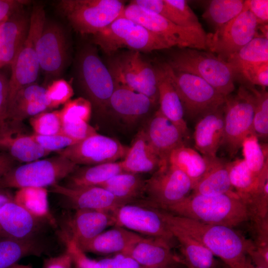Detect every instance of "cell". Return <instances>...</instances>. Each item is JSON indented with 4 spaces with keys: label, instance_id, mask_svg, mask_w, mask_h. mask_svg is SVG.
Masks as SVG:
<instances>
[{
    "label": "cell",
    "instance_id": "obj_53",
    "mask_svg": "<svg viewBox=\"0 0 268 268\" xmlns=\"http://www.w3.org/2000/svg\"><path fill=\"white\" fill-rule=\"evenodd\" d=\"M180 15L186 19L195 28H203L199 20L185 0H165Z\"/></svg>",
    "mask_w": 268,
    "mask_h": 268
},
{
    "label": "cell",
    "instance_id": "obj_14",
    "mask_svg": "<svg viewBox=\"0 0 268 268\" xmlns=\"http://www.w3.org/2000/svg\"><path fill=\"white\" fill-rule=\"evenodd\" d=\"M40 70L46 82L60 78L69 59V42L64 28L46 19L36 44Z\"/></svg>",
    "mask_w": 268,
    "mask_h": 268
},
{
    "label": "cell",
    "instance_id": "obj_16",
    "mask_svg": "<svg viewBox=\"0 0 268 268\" xmlns=\"http://www.w3.org/2000/svg\"><path fill=\"white\" fill-rule=\"evenodd\" d=\"M129 148L117 139L97 133L57 152L77 165H94L119 161Z\"/></svg>",
    "mask_w": 268,
    "mask_h": 268
},
{
    "label": "cell",
    "instance_id": "obj_55",
    "mask_svg": "<svg viewBox=\"0 0 268 268\" xmlns=\"http://www.w3.org/2000/svg\"><path fill=\"white\" fill-rule=\"evenodd\" d=\"M9 95V79L0 72V123L7 118Z\"/></svg>",
    "mask_w": 268,
    "mask_h": 268
},
{
    "label": "cell",
    "instance_id": "obj_45",
    "mask_svg": "<svg viewBox=\"0 0 268 268\" xmlns=\"http://www.w3.org/2000/svg\"><path fill=\"white\" fill-rule=\"evenodd\" d=\"M46 89L45 103L49 109L65 104L74 94L71 85L62 78L52 81Z\"/></svg>",
    "mask_w": 268,
    "mask_h": 268
},
{
    "label": "cell",
    "instance_id": "obj_56",
    "mask_svg": "<svg viewBox=\"0 0 268 268\" xmlns=\"http://www.w3.org/2000/svg\"><path fill=\"white\" fill-rule=\"evenodd\" d=\"M29 2L25 0H0V25Z\"/></svg>",
    "mask_w": 268,
    "mask_h": 268
},
{
    "label": "cell",
    "instance_id": "obj_28",
    "mask_svg": "<svg viewBox=\"0 0 268 268\" xmlns=\"http://www.w3.org/2000/svg\"><path fill=\"white\" fill-rule=\"evenodd\" d=\"M141 236L123 227L114 226L77 246L84 253L98 255L124 254Z\"/></svg>",
    "mask_w": 268,
    "mask_h": 268
},
{
    "label": "cell",
    "instance_id": "obj_40",
    "mask_svg": "<svg viewBox=\"0 0 268 268\" xmlns=\"http://www.w3.org/2000/svg\"><path fill=\"white\" fill-rule=\"evenodd\" d=\"M226 62L233 67L242 64L268 62V38L257 36L231 56Z\"/></svg>",
    "mask_w": 268,
    "mask_h": 268
},
{
    "label": "cell",
    "instance_id": "obj_2",
    "mask_svg": "<svg viewBox=\"0 0 268 268\" xmlns=\"http://www.w3.org/2000/svg\"><path fill=\"white\" fill-rule=\"evenodd\" d=\"M162 210L201 223L232 228L250 220L248 207L237 194H191L179 202Z\"/></svg>",
    "mask_w": 268,
    "mask_h": 268
},
{
    "label": "cell",
    "instance_id": "obj_33",
    "mask_svg": "<svg viewBox=\"0 0 268 268\" xmlns=\"http://www.w3.org/2000/svg\"><path fill=\"white\" fill-rule=\"evenodd\" d=\"M145 180L139 174L123 172L117 174L99 186L111 193L124 205L133 203L144 195Z\"/></svg>",
    "mask_w": 268,
    "mask_h": 268
},
{
    "label": "cell",
    "instance_id": "obj_10",
    "mask_svg": "<svg viewBox=\"0 0 268 268\" xmlns=\"http://www.w3.org/2000/svg\"><path fill=\"white\" fill-rule=\"evenodd\" d=\"M193 188L189 177L178 168L167 163L145 180L143 198L133 203L163 209L189 196Z\"/></svg>",
    "mask_w": 268,
    "mask_h": 268
},
{
    "label": "cell",
    "instance_id": "obj_61",
    "mask_svg": "<svg viewBox=\"0 0 268 268\" xmlns=\"http://www.w3.org/2000/svg\"><path fill=\"white\" fill-rule=\"evenodd\" d=\"M180 264L181 263L174 262L151 268H178V265Z\"/></svg>",
    "mask_w": 268,
    "mask_h": 268
},
{
    "label": "cell",
    "instance_id": "obj_27",
    "mask_svg": "<svg viewBox=\"0 0 268 268\" xmlns=\"http://www.w3.org/2000/svg\"><path fill=\"white\" fill-rule=\"evenodd\" d=\"M158 90L159 110L176 126L185 138L189 129L184 118V111L181 100L163 65L155 67Z\"/></svg>",
    "mask_w": 268,
    "mask_h": 268
},
{
    "label": "cell",
    "instance_id": "obj_41",
    "mask_svg": "<svg viewBox=\"0 0 268 268\" xmlns=\"http://www.w3.org/2000/svg\"><path fill=\"white\" fill-rule=\"evenodd\" d=\"M255 96V106L253 121V134L258 138L266 139L268 136V93L265 89L258 90L248 86Z\"/></svg>",
    "mask_w": 268,
    "mask_h": 268
},
{
    "label": "cell",
    "instance_id": "obj_51",
    "mask_svg": "<svg viewBox=\"0 0 268 268\" xmlns=\"http://www.w3.org/2000/svg\"><path fill=\"white\" fill-rule=\"evenodd\" d=\"M94 268H145L130 256L119 253L113 257L95 260Z\"/></svg>",
    "mask_w": 268,
    "mask_h": 268
},
{
    "label": "cell",
    "instance_id": "obj_46",
    "mask_svg": "<svg viewBox=\"0 0 268 268\" xmlns=\"http://www.w3.org/2000/svg\"><path fill=\"white\" fill-rule=\"evenodd\" d=\"M234 68L252 85L266 88L268 85V62L257 64H242Z\"/></svg>",
    "mask_w": 268,
    "mask_h": 268
},
{
    "label": "cell",
    "instance_id": "obj_23",
    "mask_svg": "<svg viewBox=\"0 0 268 268\" xmlns=\"http://www.w3.org/2000/svg\"><path fill=\"white\" fill-rule=\"evenodd\" d=\"M224 136L223 105L200 117L194 133L196 150L207 157H214Z\"/></svg>",
    "mask_w": 268,
    "mask_h": 268
},
{
    "label": "cell",
    "instance_id": "obj_57",
    "mask_svg": "<svg viewBox=\"0 0 268 268\" xmlns=\"http://www.w3.org/2000/svg\"><path fill=\"white\" fill-rule=\"evenodd\" d=\"M71 257L66 250L64 253L45 259L41 268H72Z\"/></svg>",
    "mask_w": 268,
    "mask_h": 268
},
{
    "label": "cell",
    "instance_id": "obj_39",
    "mask_svg": "<svg viewBox=\"0 0 268 268\" xmlns=\"http://www.w3.org/2000/svg\"><path fill=\"white\" fill-rule=\"evenodd\" d=\"M245 0H212L202 17L214 27L220 28L238 15L243 10Z\"/></svg>",
    "mask_w": 268,
    "mask_h": 268
},
{
    "label": "cell",
    "instance_id": "obj_48",
    "mask_svg": "<svg viewBox=\"0 0 268 268\" xmlns=\"http://www.w3.org/2000/svg\"><path fill=\"white\" fill-rule=\"evenodd\" d=\"M46 89V87L36 83L23 87L15 96L9 107L8 113L12 108L30 102L40 101L46 105L45 99Z\"/></svg>",
    "mask_w": 268,
    "mask_h": 268
},
{
    "label": "cell",
    "instance_id": "obj_32",
    "mask_svg": "<svg viewBox=\"0 0 268 268\" xmlns=\"http://www.w3.org/2000/svg\"><path fill=\"white\" fill-rule=\"evenodd\" d=\"M47 251L45 243L36 236L22 239L0 238V268H8L27 257H40Z\"/></svg>",
    "mask_w": 268,
    "mask_h": 268
},
{
    "label": "cell",
    "instance_id": "obj_8",
    "mask_svg": "<svg viewBox=\"0 0 268 268\" xmlns=\"http://www.w3.org/2000/svg\"><path fill=\"white\" fill-rule=\"evenodd\" d=\"M133 20L163 39L170 47L207 50V34L203 28L179 26L144 9L132 1L120 16Z\"/></svg>",
    "mask_w": 268,
    "mask_h": 268
},
{
    "label": "cell",
    "instance_id": "obj_35",
    "mask_svg": "<svg viewBox=\"0 0 268 268\" xmlns=\"http://www.w3.org/2000/svg\"><path fill=\"white\" fill-rule=\"evenodd\" d=\"M227 168L234 191L246 204L260 187L268 181V176L260 178L255 174L243 159L228 162Z\"/></svg>",
    "mask_w": 268,
    "mask_h": 268
},
{
    "label": "cell",
    "instance_id": "obj_49",
    "mask_svg": "<svg viewBox=\"0 0 268 268\" xmlns=\"http://www.w3.org/2000/svg\"><path fill=\"white\" fill-rule=\"evenodd\" d=\"M49 108L40 101L30 102L10 110L7 119L18 122H23L27 118H31Z\"/></svg>",
    "mask_w": 268,
    "mask_h": 268
},
{
    "label": "cell",
    "instance_id": "obj_24",
    "mask_svg": "<svg viewBox=\"0 0 268 268\" xmlns=\"http://www.w3.org/2000/svg\"><path fill=\"white\" fill-rule=\"evenodd\" d=\"M30 16L23 8L0 25V65H11L24 42L29 30Z\"/></svg>",
    "mask_w": 268,
    "mask_h": 268
},
{
    "label": "cell",
    "instance_id": "obj_29",
    "mask_svg": "<svg viewBox=\"0 0 268 268\" xmlns=\"http://www.w3.org/2000/svg\"><path fill=\"white\" fill-rule=\"evenodd\" d=\"M121 164L124 172L136 174L154 173L161 166L160 159L147 142L143 130L136 135Z\"/></svg>",
    "mask_w": 268,
    "mask_h": 268
},
{
    "label": "cell",
    "instance_id": "obj_25",
    "mask_svg": "<svg viewBox=\"0 0 268 268\" xmlns=\"http://www.w3.org/2000/svg\"><path fill=\"white\" fill-rule=\"evenodd\" d=\"M172 244L161 238L141 236L125 253L145 268L182 260L172 251Z\"/></svg>",
    "mask_w": 268,
    "mask_h": 268
},
{
    "label": "cell",
    "instance_id": "obj_12",
    "mask_svg": "<svg viewBox=\"0 0 268 268\" xmlns=\"http://www.w3.org/2000/svg\"><path fill=\"white\" fill-rule=\"evenodd\" d=\"M255 96L248 87L241 86L234 95L226 97L223 105V145L230 156L241 148L244 140L253 134Z\"/></svg>",
    "mask_w": 268,
    "mask_h": 268
},
{
    "label": "cell",
    "instance_id": "obj_11",
    "mask_svg": "<svg viewBox=\"0 0 268 268\" xmlns=\"http://www.w3.org/2000/svg\"><path fill=\"white\" fill-rule=\"evenodd\" d=\"M182 102L184 113L190 118L222 106L226 97L208 83L192 74L177 71L163 64Z\"/></svg>",
    "mask_w": 268,
    "mask_h": 268
},
{
    "label": "cell",
    "instance_id": "obj_9",
    "mask_svg": "<svg viewBox=\"0 0 268 268\" xmlns=\"http://www.w3.org/2000/svg\"><path fill=\"white\" fill-rule=\"evenodd\" d=\"M46 19L43 6L40 4L34 5L30 15L27 37L10 65L9 107L18 91L28 85L36 83L38 78L40 67L36 44Z\"/></svg>",
    "mask_w": 268,
    "mask_h": 268
},
{
    "label": "cell",
    "instance_id": "obj_42",
    "mask_svg": "<svg viewBox=\"0 0 268 268\" xmlns=\"http://www.w3.org/2000/svg\"><path fill=\"white\" fill-rule=\"evenodd\" d=\"M29 123L33 133L42 135L61 133L63 125L60 110L40 113L30 118Z\"/></svg>",
    "mask_w": 268,
    "mask_h": 268
},
{
    "label": "cell",
    "instance_id": "obj_59",
    "mask_svg": "<svg viewBox=\"0 0 268 268\" xmlns=\"http://www.w3.org/2000/svg\"><path fill=\"white\" fill-rule=\"evenodd\" d=\"M13 200V195L7 189H0V209L6 202Z\"/></svg>",
    "mask_w": 268,
    "mask_h": 268
},
{
    "label": "cell",
    "instance_id": "obj_19",
    "mask_svg": "<svg viewBox=\"0 0 268 268\" xmlns=\"http://www.w3.org/2000/svg\"><path fill=\"white\" fill-rule=\"evenodd\" d=\"M51 191L65 198L75 210L90 209L113 212L124 205L111 193L99 186L71 188L55 184Z\"/></svg>",
    "mask_w": 268,
    "mask_h": 268
},
{
    "label": "cell",
    "instance_id": "obj_3",
    "mask_svg": "<svg viewBox=\"0 0 268 268\" xmlns=\"http://www.w3.org/2000/svg\"><path fill=\"white\" fill-rule=\"evenodd\" d=\"M166 63L175 71L201 77L225 97L235 89V69L230 63L211 52L180 48L172 53Z\"/></svg>",
    "mask_w": 268,
    "mask_h": 268
},
{
    "label": "cell",
    "instance_id": "obj_22",
    "mask_svg": "<svg viewBox=\"0 0 268 268\" xmlns=\"http://www.w3.org/2000/svg\"><path fill=\"white\" fill-rule=\"evenodd\" d=\"M45 221L30 214L13 200L0 209V238L22 239L36 236Z\"/></svg>",
    "mask_w": 268,
    "mask_h": 268
},
{
    "label": "cell",
    "instance_id": "obj_5",
    "mask_svg": "<svg viewBox=\"0 0 268 268\" xmlns=\"http://www.w3.org/2000/svg\"><path fill=\"white\" fill-rule=\"evenodd\" d=\"M93 42L106 54L111 55L127 48L139 52H150L170 48L161 38L129 18L120 17L93 35Z\"/></svg>",
    "mask_w": 268,
    "mask_h": 268
},
{
    "label": "cell",
    "instance_id": "obj_52",
    "mask_svg": "<svg viewBox=\"0 0 268 268\" xmlns=\"http://www.w3.org/2000/svg\"><path fill=\"white\" fill-rule=\"evenodd\" d=\"M66 250L71 257L73 264L76 268H94L95 260L88 257L71 239L64 236Z\"/></svg>",
    "mask_w": 268,
    "mask_h": 268
},
{
    "label": "cell",
    "instance_id": "obj_50",
    "mask_svg": "<svg viewBox=\"0 0 268 268\" xmlns=\"http://www.w3.org/2000/svg\"><path fill=\"white\" fill-rule=\"evenodd\" d=\"M61 133L80 141L97 132L88 123L77 121L63 123Z\"/></svg>",
    "mask_w": 268,
    "mask_h": 268
},
{
    "label": "cell",
    "instance_id": "obj_47",
    "mask_svg": "<svg viewBox=\"0 0 268 268\" xmlns=\"http://www.w3.org/2000/svg\"><path fill=\"white\" fill-rule=\"evenodd\" d=\"M31 136L41 148L50 152H58L79 142L61 133L48 135L32 133Z\"/></svg>",
    "mask_w": 268,
    "mask_h": 268
},
{
    "label": "cell",
    "instance_id": "obj_58",
    "mask_svg": "<svg viewBox=\"0 0 268 268\" xmlns=\"http://www.w3.org/2000/svg\"><path fill=\"white\" fill-rule=\"evenodd\" d=\"M16 166V161L7 153L0 152V177Z\"/></svg>",
    "mask_w": 268,
    "mask_h": 268
},
{
    "label": "cell",
    "instance_id": "obj_36",
    "mask_svg": "<svg viewBox=\"0 0 268 268\" xmlns=\"http://www.w3.org/2000/svg\"><path fill=\"white\" fill-rule=\"evenodd\" d=\"M168 163L184 172L192 181L194 188L206 171L209 158L183 144L171 152Z\"/></svg>",
    "mask_w": 268,
    "mask_h": 268
},
{
    "label": "cell",
    "instance_id": "obj_63",
    "mask_svg": "<svg viewBox=\"0 0 268 268\" xmlns=\"http://www.w3.org/2000/svg\"><path fill=\"white\" fill-rule=\"evenodd\" d=\"M1 67V66H0V68Z\"/></svg>",
    "mask_w": 268,
    "mask_h": 268
},
{
    "label": "cell",
    "instance_id": "obj_37",
    "mask_svg": "<svg viewBox=\"0 0 268 268\" xmlns=\"http://www.w3.org/2000/svg\"><path fill=\"white\" fill-rule=\"evenodd\" d=\"M13 201L35 218L55 225L56 221L50 210L46 188L26 187L18 189Z\"/></svg>",
    "mask_w": 268,
    "mask_h": 268
},
{
    "label": "cell",
    "instance_id": "obj_38",
    "mask_svg": "<svg viewBox=\"0 0 268 268\" xmlns=\"http://www.w3.org/2000/svg\"><path fill=\"white\" fill-rule=\"evenodd\" d=\"M253 134L244 140L241 148L244 160L249 169L257 176H268V146L261 144Z\"/></svg>",
    "mask_w": 268,
    "mask_h": 268
},
{
    "label": "cell",
    "instance_id": "obj_54",
    "mask_svg": "<svg viewBox=\"0 0 268 268\" xmlns=\"http://www.w3.org/2000/svg\"><path fill=\"white\" fill-rule=\"evenodd\" d=\"M248 9L256 18L258 24H267L268 21V0H245Z\"/></svg>",
    "mask_w": 268,
    "mask_h": 268
},
{
    "label": "cell",
    "instance_id": "obj_34",
    "mask_svg": "<svg viewBox=\"0 0 268 268\" xmlns=\"http://www.w3.org/2000/svg\"><path fill=\"white\" fill-rule=\"evenodd\" d=\"M124 172L121 161L76 169L68 177L66 186L80 188L99 186L113 176Z\"/></svg>",
    "mask_w": 268,
    "mask_h": 268
},
{
    "label": "cell",
    "instance_id": "obj_17",
    "mask_svg": "<svg viewBox=\"0 0 268 268\" xmlns=\"http://www.w3.org/2000/svg\"><path fill=\"white\" fill-rule=\"evenodd\" d=\"M115 225L146 237L163 239L172 244L175 239L158 209L137 203L123 205L113 212Z\"/></svg>",
    "mask_w": 268,
    "mask_h": 268
},
{
    "label": "cell",
    "instance_id": "obj_1",
    "mask_svg": "<svg viewBox=\"0 0 268 268\" xmlns=\"http://www.w3.org/2000/svg\"><path fill=\"white\" fill-rule=\"evenodd\" d=\"M164 221L182 230L219 258L229 268H254L248 255L254 246L234 228L208 224L157 209Z\"/></svg>",
    "mask_w": 268,
    "mask_h": 268
},
{
    "label": "cell",
    "instance_id": "obj_6",
    "mask_svg": "<svg viewBox=\"0 0 268 268\" xmlns=\"http://www.w3.org/2000/svg\"><path fill=\"white\" fill-rule=\"evenodd\" d=\"M125 7L119 0H62L57 4L75 31L93 35L120 17Z\"/></svg>",
    "mask_w": 268,
    "mask_h": 268
},
{
    "label": "cell",
    "instance_id": "obj_43",
    "mask_svg": "<svg viewBox=\"0 0 268 268\" xmlns=\"http://www.w3.org/2000/svg\"><path fill=\"white\" fill-rule=\"evenodd\" d=\"M92 110L91 102L86 98L80 97L68 101L60 112L63 123L77 121L88 123Z\"/></svg>",
    "mask_w": 268,
    "mask_h": 268
},
{
    "label": "cell",
    "instance_id": "obj_31",
    "mask_svg": "<svg viewBox=\"0 0 268 268\" xmlns=\"http://www.w3.org/2000/svg\"><path fill=\"white\" fill-rule=\"evenodd\" d=\"M208 158V168L195 185L191 194L209 196L237 194L230 182L228 162L217 156Z\"/></svg>",
    "mask_w": 268,
    "mask_h": 268
},
{
    "label": "cell",
    "instance_id": "obj_4",
    "mask_svg": "<svg viewBox=\"0 0 268 268\" xmlns=\"http://www.w3.org/2000/svg\"><path fill=\"white\" fill-rule=\"evenodd\" d=\"M75 69L77 83L92 108L105 113L118 83L101 60L95 46L87 44L80 48L76 56Z\"/></svg>",
    "mask_w": 268,
    "mask_h": 268
},
{
    "label": "cell",
    "instance_id": "obj_15",
    "mask_svg": "<svg viewBox=\"0 0 268 268\" xmlns=\"http://www.w3.org/2000/svg\"><path fill=\"white\" fill-rule=\"evenodd\" d=\"M258 27L257 20L245 0L244 9L238 15L214 33L207 34V50L226 61L256 36Z\"/></svg>",
    "mask_w": 268,
    "mask_h": 268
},
{
    "label": "cell",
    "instance_id": "obj_20",
    "mask_svg": "<svg viewBox=\"0 0 268 268\" xmlns=\"http://www.w3.org/2000/svg\"><path fill=\"white\" fill-rule=\"evenodd\" d=\"M143 130L147 142L160 159L161 166L168 163L169 156L174 149L185 144V137L181 132L159 109Z\"/></svg>",
    "mask_w": 268,
    "mask_h": 268
},
{
    "label": "cell",
    "instance_id": "obj_62",
    "mask_svg": "<svg viewBox=\"0 0 268 268\" xmlns=\"http://www.w3.org/2000/svg\"><path fill=\"white\" fill-rule=\"evenodd\" d=\"M8 268H33L30 265L16 264Z\"/></svg>",
    "mask_w": 268,
    "mask_h": 268
},
{
    "label": "cell",
    "instance_id": "obj_30",
    "mask_svg": "<svg viewBox=\"0 0 268 268\" xmlns=\"http://www.w3.org/2000/svg\"><path fill=\"white\" fill-rule=\"evenodd\" d=\"M165 223L179 243L183 264L187 268H216L217 262L207 248L177 227Z\"/></svg>",
    "mask_w": 268,
    "mask_h": 268
},
{
    "label": "cell",
    "instance_id": "obj_26",
    "mask_svg": "<svg viewBox=\"0 0 268 268\" xmlns=\"http://www.w3.org/2000/svg\"><path fill=\"white\" fill-rule=\"evenodd\" d=\"M154 104L147 96L117 83L110 99L108 109L130 124L147 114Z\"/></svg>",
    "mask_w": 268,
    "mask_h": 268
},
{
    "label": "cell",
    "instance_id": "obj_60",
    "mask_svg": "<svg viewBox=\"0 0 268 268\" xmlns=\"http://www.w3.org/2000/svg\"><path fill=\"white\" fill-rule=\"evenodd\" d=\"M252 262L254 268H268V261L263 258L255 257L252 259Z\"/></svg>",
    "mask_w": 268,
    "mask_h": 268
},
{
    "label": "cell",
    "instance_id": "obj_21",
    "mask_svg": "<svg viewBox=\"0 0 268 268\" xmlns=\"http://www.w3.org/2000/svg\"><path fill=\"white\" fill-rule=\"evenodd\" d=\"M114 225L113 212L77 209L68 222V232H65L64 235L78 246L92 239L108 227Z\"/></svg>",
    "mask_w": 268,
    "mask_h": 268
},
{
    "label": "cell",
    "instance_id": "obj_18",
    "mask_svg": "<svg viewBox=\"0 0 268 268\" xmlns=\"http://www.w3.org/2000/svg\"><path fill=\"white\" fill-rule=\"evenodd\" d=\"M22 122L6 119L0 123V149L21 162H30L49 155L51 152L35 142Z\"/></svg>",
    "mask_w": 268,
    "mask_h": 268
},
{
    "label": "cell",
    "instance_id": "obj_44",
    "mask_svg": "<svg viewBox=\"0 0 268 268\" xmlns=\"http://www.w3.org/2000/svg\"><path fill=\"white\" fill-rule=\"evenodd\" d=\"M132 1L139 7L157 14L177 25L194 27L169 5L165 0H134Z\"/></svg>",
    "mask_w": 268,
    "mask_h": 268
},
{
    "label": "cell",
    "instance_id": "obj_7",
    "mask_svg": "<svg viewBox=\"0 0 268 268\" xmlns=\"http://www.w3.org/2000/svg\"><path fill=\"white\" fill-rule=\"evenodd\" d=\"M77 169V165L60 155L16 165L0 177V189L44 188L57 184Z\"/></svg>",
    "mask_w": 268,
    "mask_h": 268
},
{
    "label": "cell",
    "instance_id": "obj_13",
    "mask_svg": "<svg viewBox=\"0 0 268 268\" xmlns=\"http://www.w3.org/2000/svg\"><path fill=\"white\" fill-rule=\"evenodd\" d=\"M115 80L158 101V83L155 67L144 60L140 53L131 50L112 57L107 66Z\"/></svg>",
    "mask_w": 268,
    "mask_h": 268
}]
</instances>
